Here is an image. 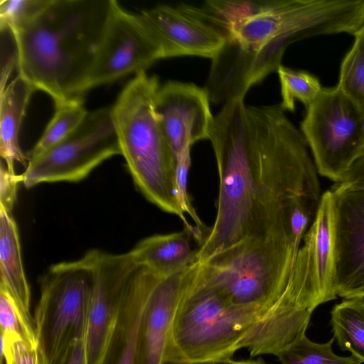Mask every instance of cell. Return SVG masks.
<instances>
[{
    "mask_svg": "<svg viewBox=\"0 0 364 364\" xmlns=\"http://www.w3.org/2000/svg\"><path fill=\"white\" fill-rule=\"evenodd\" d=\"M209 140L219 193L215 220L197 260L205 262L247 241L291 235L296 213L321 187L306 139L280 104L225 102Z\"/></svg>",
    "mask_w": 364,
    "mask_h": 364,
    "instance_id": "cell-1",
    "label": "cell"
},
{
    "mask_svg": "<svg viewBox=\"0 0 364 364\" xmlns=\"http://www.w3.org/2000/svg\"><path fill=\"white\" fill-rule=\"evenodd\" d=\"M112 0H48L11 30L20 76L46 92L55 107L82 98L81 87L97 54Z\"/></svg>",
    "mask_w": 364,
    "mask_h": 364,
    "instance_id": "cell-2",
    "label": "cell"
},
{
    "mask_svg": "<svg viewBox=\"0 0 364 364\" xmlns=\"http://www.w3.org/2000/svg\"><path fill=\"white\" fill-rule=\"evenodd\" d=\"M202 7L226 43L259 54L285 52L316 36H353L364 27V0H210Z\"/></svg>",
    "mask_w": 364,
    "mask_h": 364,
    "instance_id": "cell-3",
    "label": "cell"
},
{
    "mask_svg": "<svg viewBox=\"0 0 364 364\" xmlns=\"http://www.w3.org/2000/svg\"><path fill=\"white\" fill-rule=\"evenodd\" d=\"M159 87L157 76L136 74L112 106L113 121L121 155L136 188L161 210L179 217L193 234L196 228L186 220L177 198V159L155 111Z\"/></svg>",
    "mask_w": 364,
    "mask_h": 364,
    "instance_id": "cell-4",
    "label": "cell"
},
{
    "mask_svg": "<svg viewBox=\"0 0 364 364\" xmlns=\"http://www.w3.org/2000/svg\"><path fill=\"white\" fill-rule=\"evenodd\" d=\"M92 276L84 257L51 265L41 277L34 326L45 364L85 336Z\"/></svg>",
    "mask_w": 364,
    "mask_h": 364,
    "instance_id": "cell-5",
    "label": "cell"
},
{
    "mask_svg": "<svg viewBox=\"0 0 364 364\" xmlns=\"http://www.w3.org/2000/svg\"><path fill=\"white\" fill-rule=\"evenodd\" d=\"M301 132L318 173L340 183L364 153V108L337 85L306 108Z\"/></svg>",
    "mask_w": 364,
    "mask_h": 364,
    "instance_id": "cell-6",
    "label": "cell"
},
{
    "mask_svg": "<svg viewBox=\"0 0 364 364\" xmlns=\"http://www.w3.org/2000/svg\"><path fill=\"white\" fill-rule=\"evenodd\" d=\"M121 155L112 107L88 112L68 138L28 161L22 173L26 188L43 183L77 182L105 160Z\"/></svg>",
    "mask_w": 364,
    "mask_h": 364,
    "instance_id": "cell-7",
    "label": "cell"
},
{
    "mask_svg": "<svg viewBox=\"0 0 364 364\" xmlns=\"http://www.w3.org/2000/svg\"><path fill=\"white\" fill-rule=\"evenodd\" d=\"M162 59L161 50L139 18L112 0L100 46L80 96L129 74L146 71Z\"/></svg>",
    "mask_w": 364,
    "mask_h": 364,
    "instance_id": "cell-8",
    "label": "cell"
},
{
    "mask_svg": "<svg viewBox=\"0 0 364 364\" xmlns=\"http://www.w3.org/2000/svg\"><path fill=\"white\" fill-rule=\"evenodd\" d=\"M92 286L85 336L87 364H99L116 320L128 280L139 265L129 252L93 249L83 256Z\"/></svg>",
    "mask_w": 364,
    "mask_h": 364,
    "instance_id": "cell-9",
    "label": "cell"
},
{
    "mask_svg": "<svg viewBox=\"0 0 364 364\" xmlns=\"http://www.w3.org/2000/svg\"><path fill=\"white\" fill-rule=\"evenodd\" d=\"M330 191L335 291L364 298V189L336 183Z\"/></svg>",
    "mask_w": 364,
    "mask_h": 364,
    "instance_id": "cell-10",
    "label": "cell"
},
{
    "mask_svg": "<svg viewBox=\"0 0 364 364\" xmlns=\"http://www.w3.org/2000/svg\"><path fill=\"white\" fill-rule=\"evenodd\" d=\"M138 16L162 58L191 55L212 60L225 43L223 33L196 6L158 5Z\"/></svg>",
    "mask_w": 364,
    "mask_h": 364,
    "instance_id": "cell-11",
    "label": "cell"
},
{
    "mask_svg": "<svg viewBox=\"0 0 364 364\" xmlns=\"http://www.w3.org/2000/svg\"><path fill=\"white\" fill-rule=\"evenodd\" d=\"M205 87L170 80L160 85L155 111L176 159L196 141L208 139L214 122Z\"/></svg>",
    "mask_w": 364,
    "mask_h": 364,
    "instance_id": "cell-12",
    "label": "cell"
},
{
    "mask_svg": "<svg viewBox=\"0 0 364 364\" xmlns=\"http://www.w3.org/2000/svg\"><path fill=\"white\" fill-rule=\"evenodd\" d=\"M196 262L173 273L159 274L142 318L139 335L140 364L164 363L171 326Z\"/></svg>",
    "mask_w": 364,
    "mask_h": 364,
    "instance_id": "cell-13",
    "label": "cell"
},
{
    "mask_svg": "<svg viewBox=\"0 0 364 364\" xmlns=\"http://www.w3.org/2000/svg\"><path fill=\"white\" fill-rule=\"evenodd\" d=\"M159 274L138 265L126 285L99 364H140L139 335L149 294Z\"/></svg>",
    "mask_w": 364,
    "mask_h": 364,
    "instance_id": "cell-14",
    "label": "cell"
},
{
    "mask_svg": "<svg viewBox=\"0 0 364 364\" xmlns=\"http://www.w3.org/2000/svg\"><path fill=\"white\" fill-rule=\"evenodd\" d=\"M35 91L31 83L18 75L0 92V154L11 171H14L16 161L26 166L28 163L18 137L27 107Z\"/></svg>",
    "mask_w": 364,
    "mask_h": 364,
    "instance_id": "cell-15",
    "label": "cell"
},
{
    "mask_svg": "<svg viewBox=\"0 0 364 364\" xmlns=\"http://www.w3.org/2000/svg\"><path fill=\"white\" fill-rule=\"evenodd\" d=\"M191 237L186 229L154 235L139 241L130 252L137 264L156 273L167 274L197 260L198 248L193 247Z\"/></svg>",
    "mask_w": 364,
    "mask_h": 364,
    "instance_id": "cell-16",
    "label": "cell"
},
{
    "mask_svg": "<svg viewBox=\"0 0 364 364\" xmlns=\"http://www.w3.org/2000/svg\"><path fill=\"white\" fill-rule=\"evenodd\" d=\"M0 285L21 310L31 316V290L22 262L16 223L12 214L0 208Z\"/></svg>",
    "mask_w": 364,
    "mask_h": 364,
    "instance_id": "cell-17",
    "label": "cell"
},
{
    "mask_svg": "<svg viewBox=\"0 0 364 364\" xmlns=\"http://www.w3.org/2000/svg\"><path fill=\"white\" fill-rule=\"evenodd\" d=\"M311 242L316 275L323 302L337 298L334 288L331 191L321 196L315 219L305 235Z\"/></svg>",
    "mask_w": 364,
    "mask_h": 364,
    "instance_id": "cell-18",
    "label": "cell"
},
{
    "mask_svg": "<svg viewBox=\"0 0 364 364\" xmlns=\"http://www.w3.org/2000/svg\"><path fill=\"white\" fill-rule=\"evenodd\" d=\"M330 323L339 348L364 363V298L344 299L335 305Z\"/></svg>",
    "mask_w": 364,
    "mask_h": 364,
    "instance_id": "cell-19",
    "label": "cell"
},
{
    "mask_svg": "<svg viewBox=\"0 0 364 364\" xmlns=\"http://www.w3.org/2000/svg\"><path fill=\"white\" fill-rule=\"evenodd\" d=\"M55 107L54 115L43 134L26 154L28 161L68 138L81 125L88 113L82 98L71 100Z\"/></svg>",
    "mask_w": 364,
    "mask_h": 364,
    "instance_id": "cell-20",
    "label": "cell"
},
{
    "mask_svg": "<svg viewBox=\"0 0 364 364\" xmlns=\"http://www.w3.org/2000/svg\"><path fill=\"white\" fill-rule=\"evenodd\" d=\"M281 87L282 109L294 112L295 100L307 108L318 96L323 87L314 75L303 70H296L280 65L277 71Z\"/></svg>",
    "mask_w": 364,
    "mask_h": 364,
    "instance_id": "cell-21",
    "label": "cell"
},
{
    "mask_svg": "<svg viewBox=\"0 0 364 364\" xmlns=\"http://www.w3.org/2000/svg\"><path fill=\"white\" fill-rule=\"evenodd\" d=\"M333 337L325 343H317L303 336L277 356L280 364H361L353 355L342 357L332 350Z\"/></svg>",
    "mask_w": 364,
    "mask_h": 364,
    "instance_id": "cell-22",
    "label": "cell"
},
{
    "mask_svg": "<svg viewBox=\"0 0 364 364\" xmlns=\"http://www.w3.org/2000/svg\"><path fill=\"white\" fill-rule=\"evenodd\" d=\"M354 43L340 66L337 86L363 106L364 103V27L353 35Z\"/></svg>",
    "mask_w": 364,
    "mask_h": 364,
    "instance_id": "cell-23",
    "label": "cell"
},
{
    "mask_svg": "<svg viewBox=\"0 0 364 364\" xmlns=\"http://www.w3.org/2000/svg\"><path fill=\"white\" fill-rule=\"evenodd\" d=\"M1 333L13 336L32 344H37L34 321L25 314L9 291L0 285Z\"/></svg>",
    "mask_w": 364,
    "mask_h": 364,
    "instance_id": "cell-24",
    "label": "cell"
},
{
    "mask_svg": "<svg viewBox=\"0 0 364 364\" xmlns=\"http://www.w3.org/2000/svg\"><path fill=\"white\" fill-rule=\"evenodd\" d=\"M1 358L5 364H45L38 345L1 333Z\"/></svg>",
    "mask_w": 364,
    "mask_h": 364,
    "instance_id": "cell-25",
    "label": "cell"
},
{
    "mask_svg": "<svg viewBox=\"0 0 364 364\" xmlns=\"http://www.w3.org/2000/svg\"><path fill=\"white\" fill-rule=\"evenodd\" d=\"M48 0H1L0 26L13 30L35 16Z\"/></svg>",
    "mask_w": 364,
    "mask_h": 364,
    "instance_id": "cell-26",
    "label": "cell"
},
{
    "mask_svg": "<svg viewBox=\"0 0 364 364\" xmlns=\"http://www.w3.org/2000/svg\"><path fill=\"white\" fill-rule=\"evenodd\" d=\"M191 164V149H188L177 156L176 186V195L181 208L186 214L190 215L198 230L204 237L208 232L206 227L200 220L193 208L188 193V174Z\"/></svg>",
    "mask_w": 364,
    "mask_h": 364,
    "instance_id": "cell-27",
    "label": "cell"
},
{
    "mask_svg": "<svg viewBox=\"0 0 364 364\" xmlns=\"http://www.w3.org/2000/svg\"><path fill=\"white\" fill-rule=\"evenodd\" d=\"M20 182H23L22 174L17 175L9 171L6 165L1 162L0 168V208L12 213L17 200V190Z\"/></svg>",
    "mask_w": 364,
    "mask_h": 364,
    "instance_id": "cell-28",
    "label": "cell"
},
{
    "mask_svg": "<svg viewBox=\"0 0 364 364\" xmlns=\"http://www.w3.org/2000/svg\"><path fill=\"white\" fill-rule=\"evenodd\" d=\"M85 336L71 343L52 364H87Z\"/></svg>",
    "mask_w": 364,
    "mask_h": 364,
    "instance_id": "cell-29",
    "label": "cell"
},
{
    "mask_svg": "<svg viewBox=\"0 0 364 364\" xmlns=\"http://www.w3.org/2000/svg\"><path fill=\"white\" fill-rule=\"evenodd\" d=\"M364 189V153L353 163L340 183Z\"/></svg>",
    "mask_w": 364,
    "mask_h": 364,
    "instance_id": "cell-30",
    "label": "cell"
},
{
    "mask_svg": "<svg viewBox=\"0 0 364 364\" xmlns=\"http://www.w3.org/2000/svg\"><path fill=\"white\" fill-rule=\"evenodd\" d=\"M226 364H266L262 360H230Z\"/></svg>",
    "mask_w": 364,
    "mask_h": 364,
    "instance_id": "cell-31",
    "label": "cell"
},
{
    "mask_svg": "<svg viewBox=\"0 0 364 364\" xmlns=\"http://www.w3.org/2000/svg\"><path fill=\"white\" fill-rule=\"evenodd\" d=\"M228 362H223V363H171V362H166L164 364H226Z\"/></svg>",
    "mask_w": 364,
    "mask_h": 364,
    "instance_id": "cell-32",
    "label": "cell"
},
{
    "mask_svg": "<svg viewBox=\"0 0 364 364\" xmlns=\"http://www.w3.org/2000/svg\"><path fill=\"white\" fill-rule=\"evenodd\" d=\"M363 107L364 108V103H363Z\"/></svg>",
    "mask_w": 364,
    "mask_h": 364,
    "instance_id": "cell-33",
    "label": "cell"
}]
</instances>
